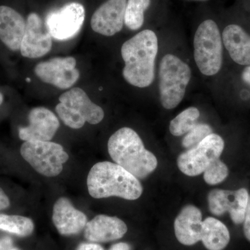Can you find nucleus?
Returning <instances> with one entry per match:
<instances>
[{
    "instance_id": "nucleus-20",
    "label": "nucleus",
    "mask_w": 250,
    "mask_h": 250,
    "mask_svg": "<svg viewBox=\"0 0 250 250\" xmlns=\"http://www.w3.org/2000/svg\"><path fill=\"white\" fill-rule=\"evenodd\" d=\"M201 241L208 250H223L229 243V231L225 224L209 217L202 223Z\"/></svg>"
},
{
    "instance_id": "nucleus-1",
    "label": "nucleus",
    "mask_w": 250,
    "mask_h": 250,
    "mask_svg": "<svg viewBox=\"0 0 250 250\" xmlns=\"http://www.w3.org/2000/svg\"><path fill=\"white\" fill-rule=\"evenodd\" d=\"M159 50L157 36L146 29L123 43L122 58L125 62L123 75L127 83L138 88L149 86L155 77V62Z\"/></svg>"
},
{
    "instance_id": "nucleus-11",
    "label": "nucleus",
    "mask_w": 250,
    "mask_h": 250,
    "mask_svg": "<svg viewBox=\"0 0 250 250\" xmlns=\"http://www.w3.org/2000/svg\"><path fill=\"white\" fill-rule=\"evenodd\" d=\"M249 194L246 188L236 190L214 189L208 195V208L215 215H222L228 212L236 225L244 221Z\"/></svg>"
},
{
    "instance_id": "nucleus-2",
    "label": "nucleus",
    "mask_w": 250,
    "mask_h": 250,
    "mask_svg": "<svg viewBox=\"0 0 250 250\" xmlns=\"http://www.w3.org/2000/svg\"><path fill=\"white\" fill-rule=\"evenodd\" d=\"M90 196L95 199L119 197L128 200L139 199L143 187L139 179L123 167L108 161L98 163L87 178Z\"/></svg>"
},
{
    "instance_id": "nucleus-27",
    "label": "nucleus",
    "mask_w": 250,
    "mask_h": 250,
    "mask_svg": "<svg viewBox=\"0 0 250 250\" xmlns=\"http://www.w3.org/2000/svg\"><path fill=\"white\" fill-rule=\"evenodd\" d=\"M10 206L9 197L0 188V210L6 209Z\"/></svg>"
},
{
    "instance_id": "nucleus-34",
    "label": "nucleus",
    "mask_w": 250,
    "mask_h": 250,
    "mask_svg": "<svg viewBox=\"0 0 250 250\" xmlns=\"http://www.w3.org/2000/svg\"><path fill=\"white\" fill-rule=\"evenodd\" d=\"M199 1H205V0H199Z\"/></svg>"
},
{
    "instance_id": "nucleus-24",
    "label": "nucleus",
    "mask_w": 250,
    "mask_h": 250,
    "mask_svg": "<svg viewBox=\"0 0 250 250\" xmlns=\"http://www.w3.org/2000/svg\"><path fill=\"white\" fill-rule=\"evenodd\" d=\"M229 170L225 163L219 159L210 163L204 172V179L208 185H216L228 177Z\"/></svg>"
},
{
    "instance_id": "nucleus-3",
    "label": "nucleus",
    "mask_w": 250,
    "mask_h": 250,
    "mask_svg": "<svg viewBox=\"0 0 250 250\" xmlns=\"http://www.w3.org/2000/svg\"><path fill=\"white\" fill-rule=\"evenodd\" d=\"M108 151L116 164L136 178H146L158 166L156 156L145 147L139 134L131 128H121L112 135Z\"/></svg>"
},
{
    "instance_id": "nucleus-18",
    "label": "nucleus",
    "mask_w": 250,
    "mask_h": 250,
    "mask_svg": "<svg viewBox=\"0 0 250 250\" xmlns=\"http://www.w3.org/2000/svg\"><path fill=\"white\" fill-rule=\"evenodd\" d=\"M25 28V21L18 11L0 6V40L8 48L12 51L21 49Z\"/></svg>"
},
{
    "instance_id": "nucleus-30",
    "label": "nucleus",
    "mask_w": 250,
    "mask_h": 250,
    "mask_svg": "<svg viewBox=\"0 0 250 250\" xmlns=\"http://www.w3.org/2000/svg\"><path fill=\"white\" fill-rule=\"evenodd\" d=\"M109 250H131V247L126 243H119L113 245Z\"/></svg>"
},
{
    "instance_id": "nucleus-9",
    "label": "nucleus",
    "mask_w": 250,
    "mask_h": 250,
    "mask_svg": "<svg viewBox=\"0 0 250 250\" xmlns=\"http://www.w3.org/2000/svg\"><path fill=\"white\" fill-rule=\"evenodd\" d=\"M84 19V7L79 3L72 2L49 14L45 25L55 40L66 41L78 34Z\"/></svg>"
},
{
    "instance_id": "nucleus-4",
    "label": "nucleus",
    "mask_w": 250,
    "mask_h": 250,
    "mask_svg": "<svg viewBox=\"0 0 250 250\" xmlns=\"http://www.w3.org/2000/svg\"><path fill=\"white\" fill-rule=\"evenodd\" d=\"M191 79V70L187 62L177 56L167 54L159 64V90L163 107H177L185 96Z\"/></svg>"
},
{
    "instance_id": "nucleus-33",
    "label": "nucleus",
    "mask_w": 250,
    "mask_h": 250,
    "mask_svg": "<svg viewBox=\"0 0 250 250\" xmlns=\"http://www.w3.org/2000/svg\"><path fill=\"white\" fill-rule=\"evenodd\" d=\"M10 250H20L19 249H18V248H11Z\"/></svg>"
},
{
    "instance_id": "nucleus-15",
    "label": "nucleus",
    "mask_w": 250,
    "mask_h": 250,
    "mask_svg": "<svg viewBox=\"0 0 250 250\" xmlns=\"http://www.w3.org/2000/svg\"><path fill=\"white\" fill-rule=\"evenodd\" d=\"M126 231L127 226L121 219L99 215L87 223L84 236L93 243H107L123 238Z\"/></svg>"
},
{
    "instance_id": "nucleus-32",
    "label": "nucleus",
    "mask_w": 250,
    "mask_h": 250,
    "mask_svg": "<svg viewBox=\"0 0 250 250\" xmlns=\"http://www.w3.org/2000/svg\"><path fill=\"white\" fill-rule=\"evenodd\" d=\"M3 100H4V97H3L2 94L0 93V106H1V104H2Z\"/></svg>"
},
{
    "instance_id": "nucleus-26",
    "label": "nucleus",
    "mask_w": 250,
    "mask_h": 250,
    "mask_svg": "<svg viewBox=\"0 0 250 250\" xmlns=\"http://www.w3.org/2000/svg\"><path fill=\"white\" fill-rule=\"evenodd\" d=\"M243 231H244L245 236L248 241L250 242V196L248 200L244 221H243Z\"/></svg>"
},
{
    "instance_id": "nucleus-17",
    "label": "nucleus",
    "mask_w": 250,
    "mask_h": 250,
    "mask_svg": "<svg viewBox=\"0 0 250 250\" xmlns=\"http://www.w3.org/2000/svg\"><path fill=\"white\" fill-rule=\"evenodd\" d=\"M202 223L201 210L193 205L186 206L174 221L176 238L184 246L196 244L201 241Z\"/></svg>"
},
{
    "instance_id": "nucleus-28",
    "label": "nucleus",
    "mask_w": 250,
    "mask_h": 250,
    "mask_svg": "<svg viewBox=\"0 0 250 250\" xmlns=\"http://www.w3.org/2000/svg\"><path fill=\"white\" fill-rule=\"evenodd\" d=\"M77 250H104L103 247L96 243H82Z\"/></svg>"
},
{
    "instance_id": "nucleus-12",
    "label": "nucleus",
    "mask_w": 250,
    "mask_h": 250,
    "mask_svg": "<svg viewBox=\"0 0 250 250\" xmlns=\"http://www.w3.org/2000/svg\"><path fill=\"white\" fill-rule=\"evenodd\" d=\"M52 37L39 15L31 13L26 22L25 32L21 45L22 57L37 59L43 57L52 49Z\"/></svg>"
},
{
    "instance_id": "nucleus-29",
    "label": "nucleus",
    "mask_w": 250,
    "mask_h": 250,
    "mask_svg": "<svg viewBox=\"0 0 250 250\" xmlns=\"http://www.w3.org/2000/svg\"><path fill=\"white\" fill-rule=\"evenodd\" d=\"M12 246V239L9 237H4L0 239V250H10Z\"/></svg>"
},
{
    "instance_id": "nucleus-19",
    "label": "nucleus",
    "mask_w": 250,
    "mask_h": 250,
    "mask_svg": "<svg viewBox=\"0 0 250 250\" xmlns=\"http://www.w3.org/2000/svg\"><path fill=\"white\" fill-rule=\"evenodd\" d=\"M222 39L233 62L238 65H250V36L241 26H227L224 29Z\"/></svg>"
},
{
    "instance_id": "nucleus-13",
    "label": "nucleus",
    "mask_w": 250,
    "mask_h": 250,
    "mask_svg": "<svg viewBox=\"0 0 250 250\" xmlns=\"http://www.w3.org/2000/svg\"><path fill=\"white\" fill-rule=\"evenodd\" d=\"M29 125L19 129L20 139L24 141H50L60 123L53 112L45 107H36L29 112Z\"/></svg>"
},
{
    "instance_id": "nucleus-8",
    "label": "nucleus",
    "mask_w": 250,
    "mask_h": 250,
    "mask_svg": "<svg viewBox=\"0 0 250 250\" xmlns=\"http://www.w3.org/2000/svg\"><path fill=\"white\" fill-rule=\"evenodd\" d=\"M224 147L225 142L223 138L212 133L195 147L179 156V169L190 177L203 173L210 163L220 158Z\"/></svg>"
},
{
    "instance_id": "nucleus-16",
    "label": "nucleus",
    "mask_w": 250,
    "mask_h": 250,
    "mask_svg": "<svg viewBox=\"0 0 250 250\" xmlns=\"http://www.w3.org/2000/svg\"><path fill=\"white\" fill-rule=\"evenodd\" d=\"M52 220L59 232L63 236L77 234L88 223L86 215L76 209L65 197H61L54 204Z\"/></svg>"
},
{
    "instance_id": "nucleus-6",
    "label": "nucleus",
    "mask_w": 250,
    "mask_h": 250,
    "mask_svg": "<svg viewBox=\"0 0 250 250\" xmlns=\"http://www.w3.org/2000/svg\"><path fill=\"white\" fill-rule=\"evenodd\" d=\"M55 110L64 124L75 129H80L85 123L98 124L104 117L103 108L93 103L80 88L62 94Z\"/></svg>"
},
{
    "instance_id": "nucleus-31",
    "label": "nucleus",
    "mask_w": 250,
    "mask_h": 250,
    "mask_svg": "<svg viewBox=\"0 0 250 250\" xmlns=\"http://www.w3.org/2000/svg\"><path fill=\"white\" fill-rule=\"evenodd\" d=\"M242 79L244 81L245 83L250 86V65H248L243 70Z\"/></svg>"
},
{
    "instance_id": "nucleus-23",
    "label": "nucleus",
    "mask_w": 250,
    "mask_h": 250,
    "mask_svg": "<svg viewBox=\"0 0 250 250\" xmlns=\"http://www.w3.org/2000/svg\"><path fill=\"white\" fill-rule=\"evenodd\" d=\"M200 112L198 108L191 106L181 112L170 123L171 134L174 136L187 134L197 124L200 118Z\"/></svg>"
},
{
    "instance_id": "nucleus-14",
    "label": "nucleus",
    "mask_w": 250,
    "mask_h": 250,
    "mask_svg": "<svg viewBox=\"0 0 250 250\" xmlns=\"http://www.w3.org/2000/svg\"><path fill=\"white\" fill-rule=\"evenodd\" d=\"M126 0H107L92 16L94 31L105 36H114L123 29Z\"/></svg>"
},
{
    "instance_id": "nucleus-25",
    "label": "nucleus",
    "mask_w": 250,
    "mask_h": 250,
    "mask_svg": "<svg viewBox=\"0 0 250 250\" xmlns=\"http://www.w3.org/2000/svg\"><path fill=\"white\" fill-rule=\"evenodd\" d=\"M213 133L211 126L205 123H197L182 140V146L187 149L195 147L202 140Z\"/></svg>"
},
{
    "instance_id": "nucleus-10",
    "label": "nucleus",
    "mask_w": 250,
    "mask_h": 250,
    "mask_svg": "<svg viewBox=\"0 0 250 250\" xmlns=\"http://www.w3.org/2000/svg\"><path fill=\"white\" fill-rule=\"evenodd\" d=\"M76 59L72 57H56L37 64L34 72L42 82L61 89L71 88L80 78Z\"/></svg>"
},
{
    "instance_id": "nucleus-7",
    "label": "nucleus",
    "mask_w": 250,
    "mask_h": 250,
    "mask_svg": "<svg viewBox=\"0 0 250 250\" xmlns=\"http://www.w3.org/2000/svg\"><path fill=\"white\" fill-rule=\"evenodd\" d=\"M21 154L36 172L49 177L58 176L69 159L61 145L51 141H25Z\"/></svg>"
},
{
    "instance_id": "nucleus-21",
    "label": "nucleus",
    "mask_w": 250,
    "mask_h": 250,
    "mask_svg": "<svg viewBox=\"0 0 250 250\" xmlns=\"http://www.w3.org/2000/svg\"><path fill=\"white\" fill-rule=\"evenodd\" d=\"M34 229V222L30 218L21 215L0 214V230L26 237L31 235Z\"/></svg>"
},
{
    "instance_id": "nucleus-5",
    "label": "nucleus",
    "mask_w": 250,
    "mask_h": 250,
    "mask_svg": "<svg viewBox=\"0 0 250 250\" xmlns=\"http://www.w3.org/2000/svg\"><path fill=\"white\" fill-rule=\"evenodd\" d=\"M193 48L195 63L202 75L210 77L218 74L223 65V39L213 20H207L199 25Z\"/></svg>"
},
{
    "instance_id": "nucleus-22",
    "label": "nucleus",
    "mask_w": 250,
    "mask_h": 250,
    "mask_svg": "<svg viewBox=\"0 0 250 250\" xmlns=\"http://www.w3.org/2000/svg\"><path fill=\"white\" fill-rule=\"evenodd\" d=\"M151 0H128L125 13L124 23L133 31L138 30L144 23V13L150 6Z\"/></svg>"
}]
</instances>
